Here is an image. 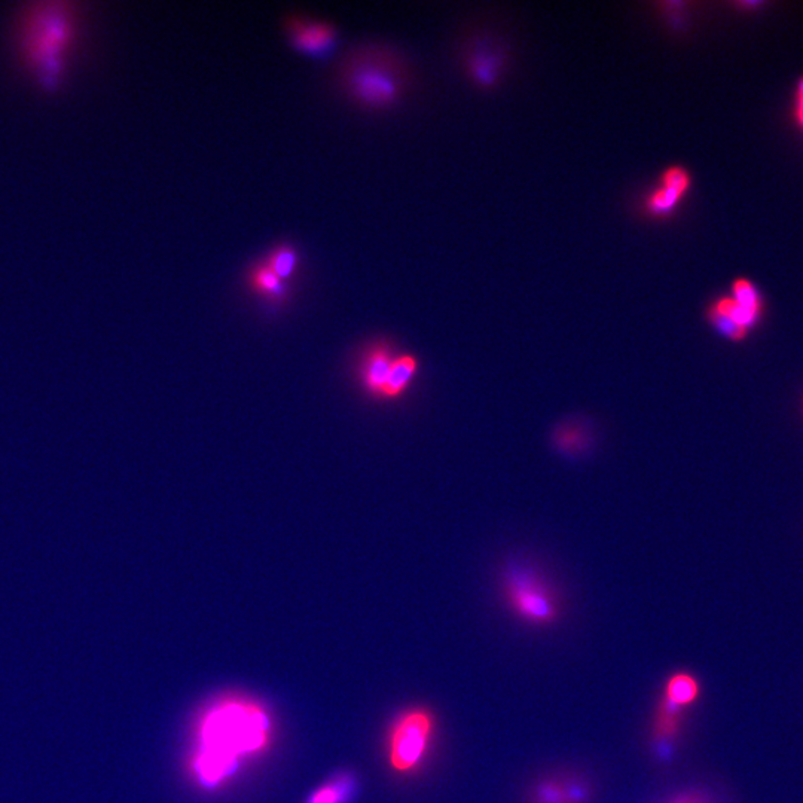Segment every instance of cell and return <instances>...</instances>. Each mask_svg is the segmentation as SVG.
Returning <instances> with one entry per match:
<instances>
[{"mask_svg":"<svg viewBox=\"0 0 803 803\" xmlns=\"http://www.w3.org/2000/svg\"><path fill=\"white\" fill-rule=\"evenodd\" d=\"M801 411H802V417H803V396H802V402H801Z\"/></svg>","mask_w":803,"mask_h":803,"instance_id":"obj_19","label":"cell"},{"mask_svg":"<svg viewBox=\"0 0 803 803\" xmlns=\"http://www.w3.org/2000/svg\"><path fill=\"white\" fill-rule=\"evenodd\" d=\"M689 186L690 177L686 170L680 167L667 170L662 176L661 188L656 189L647 200V210L652 215H665L671 212L688 191Z\"/></svg>","mask_w":803,"mask_h":803,"instance_id":"obj_9","label":"cell"},{"mask_svg":"<svg viewBox=\"0 0 803 803\" xmlns=\"http://www.w3.org/2000/svg\"><path fill=\"white\" fill-rule=\"evenodd\" d=\"M674 803H705V801L699 796H686V798L679 799Z\"/></svg>","mask_w":803,"mask_h":803,"instance_id":"obj_18","label":"cell"},{"mask_svg":"<svg viewBox=\"0 0 803 803\" xmlns=\"http://www.w3.org/2000/svg\"><path fill=\"white\" fill-rule=\"evenodd\" d=\"M762 320V314L754 313L735 301L732 296L717 299L708 310V322L719 334L735 343L746 340L751 329Z\"/></svg>","mask_w":803,"mask_h":803,"instance_id":"obj_7","label":"cell"},{"mask_svg":"<svg viewBox=\"0 0 803 803\" xmlns=\"http://www.w3.org/2000/svg\"><path fill=\"white\" fill-rule=\"evenodd\" d=\"M796 119L803 127V79L799 84L798 97H796Z\"/></svg>","mask_w":803,"mask_h":803,"instance_id":"obj_17","label":"cell"},{"mask_svg":"<svg viewBox=\"0 0 803 803\" xmlns=\"http://www.w3.org/2000/svg\"><path fill=\"white\" fill-rule=\"evenodd\" d=\"M271 735L270 717L261 705L243 699L216 702L201 717L192 772L198 783L215 789L240 768L241 760L261 753Z\"/></svg>","mask_w":803,"mask_h":803,"instance_id":"obj_1","label":"cell"},{"mask_svg":"<svg viewBox=\"0 0 803 803\" xmlns=\"http://www.w3.org/2000/svg\"><path fill=\"white\" fill-rule=\"evenodd\" d=\"M396 356L398 354L393 353V348L384 343L369 345L362 354L359 363L360 386L372 398L380 399Z\"/></svg>","mask_w":803,"mask_h":803,"instance_id":"obj_8","label":"cell"},{"mask_svg":"<svg viewBox=\"0 0 803 803\" xmlns=\"http://www.w3.org/2000/svg\"><path fill=\"white\" fill-rule=\"evenodd\" d=\"M247 285L255 295L273 304H283L289 298V287L264 262H258L247 274Z\"/></svg>","mask_w":803,"mask_h":803,"instance_id":"obj_10","label":"cell"},{"mask_svg":"<svg viewBox=\"0 0 803 803\" xmlns=\"http://www.w3.org/2000/svg\"><path fill=\"white\" fill-rule=\"evenodd\" d=\"M534 803H567L564 795V781L548 780L539 784Z\"/></svg>","mask_w":803,"mask_h":803,"instance_id":"obj_16","label":"cell"},{"mask_svg":"<svg viewBox=\"0 0 803 803\" xmlns=\"http://www.w3.org/2000/svg\"><path fill=\"white\" fill-rule=\"evenodd\" d=\"M285 30L290 47L307 57L331 56L340 42L337 27L328 21L292 15L286 20Z\"/></svg>","mask_w":803,"mask_h":803,"instance_id":"obj_6","label":"cell"},{"mask_svg":"<svg viewBox=\"0 0 803 803\" xmlns=\"http://www.w3.org/2000/svg\"><path fill=\"white\" fill-rule=\"evenodd\" d=\"M340 82L345 96L363 108L395 105L405 93L406 78L399 58L381 45H363L344 58Z\"/></svg>","mask_w":803,"mask_h":803,"instance_id":"obj_2","label":"cell"},{"mask_svg":"<svg viewBox=\"0 0 803 803\" xmlns=\"http://www.w3.org/2000/svg\"><path fill=\"white\" fill-rule=\"evenodd\" d=\"M699 695V685L695 677L689 674H676L671 677L667 685V693L665 699L670 701L671 704L677 707H685V705L692 704Z\"/></svg>","mask_w":803,"mask_h":803,"instance_id":"obj_14","label":"cell"},{"mask_svg":"<svg viewBox=\"0 0 803 803\" xmlns=\"http://www.w3.org/2000/svg\"><path fill=\"white\" fill-rule=\"evenodd\" d=\"M505 585L512 607L522 618L534 624H548L557 618L554 597L533 573L514 567L509 570Z\"/></svg>","mask_w":803,"mask_h":803,"instance_id":"obj_5","label":"cell"},{"mask_svg":"<svg viewBox=\"0 0 803 803\" xmlns=\"http://www.w3.org/2000/svg\"><path fill=\"white\" fill-rule=\"evenodd\" d=\"M70 36L72 24L69 14L61 11L60 6H47L44 11L33 15L27 47L35 69L45 84H56Z\"/></svg>","mask_w":803,"mask_h":803,"instance_id":"obj_3","label":"cell"},{"mask_svg":"<svg viewBox=\"0 0 803 803\" xmlns=\"http://www.w3.org/2000/svg\"><path fill=\"white\" fill-rule=\"evenodd\" d=\"M432 714L423 708L405 711L390 729L389 763L399 774L418 768L429 750L433 734Z\"/></svg>","mask_w":803,"mask_h":803,"instance_id":"obj_4","label":"cell"},{"mask_svg":"<svg viewBox=\"0 0 803 803\" xmlns=\"http://www.w3.org/2000/svg\"><path fill=\"white\" fill-rule=\"evenodd\" d=\"M262 262H264L277 277H280L283 282L287 283L298 273L301 258H299V252L296 247H293L292 244L283 243L274 247V249L265 256Z\"/></svg>","mask_w":803,"mask_h":803,"instance_id":"obj_12","label":"cell"},{"mask_svg":"<svg viewBox=\"0 0 803 803\" xmlns=\"http://www.w3.org/2000/svg\"><path fill=\"white\" fill-rule=\"evenodd\" d=\"M356 781L350 775H341L311 795L307 803H345L353 795Z\"/></svg>","mask_w":803,"mask_h":803,"instance_id":"obj_13","label":"cell"},{"mask_svg":"<svg viewBox=\"0 0 803 803\" xmlns=\"http://www.w3.org/2000/svg\"><path fill=\"white\" fill-rule=\"evenodd\" d=\"M731 296L748 310L763 316L765 305H763L762 295H760L759 290L756 289L753 283L744 279L737 280L734 283V287H732Z\"/></svg>","mask_w":803,"mask_h":803,"instance_id":"obj_15","label":"cell"},{"mask_svg":"<svg viewBox=\"0 0 803 803\" xmlns=\"http://www.w3.org/2000/svg\"><path fill=\"white\" fill-rule=\"evenodd\" d=\"M417 372V357L412 356V354H399V356H396L380 399H383V401H395V399L401 398L411 386Z\"/></svg>","mask_w":803,"mask_h":803,"instance_id":"obj_11","label":"cell"}]
</instances>
